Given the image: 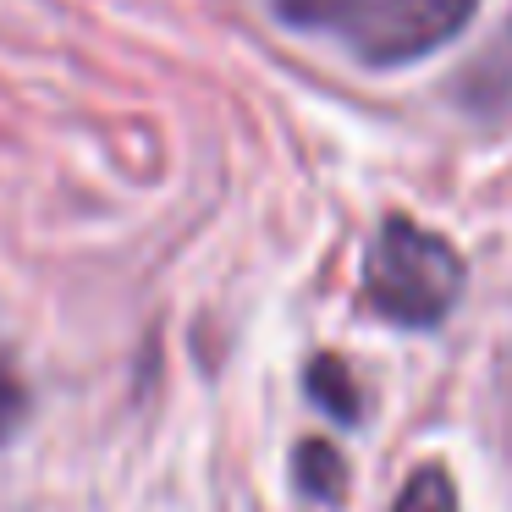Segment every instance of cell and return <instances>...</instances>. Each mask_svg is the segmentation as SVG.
Here are the masks:
<instances>
[{"mask_svg":"<svg viewBox=\"0 0 512 512\" xmlns=\"http://www.w3.org/2000/svg\"><path fill=\"white\" fill-rule=\"evenodd\" d=\"M364 287H369V303L391 325L424 331V325H441L452 314L457 292H463V259L446 237L424 232L408 215H391L380 226L375 248H369Z\"/></svg>","mask_w":512,"mask_h":512,"instance_id":"6da1fadb","label":"cell"},{"mask_svg":"<svg viewBox=\"0 0 512 512\" xmlns=\"http://www.w3.org/2000/svg\"><path fill=\"white\" fill-rule=\"evenodd\" d=\"M479 0H342L336 34L369 67H402L463 34Z\"/></svg>","mask_w":512,"mask_h":512,"instance_id":"7a4b0ae2","label":"cell"},{"mask_svg":"<svg viewBox=\"0 0 512 512\" xmlns=\"http://www.w3.org/2000/svg\"><path fill=\"white\" fill-rule=\"evenodd\" d=\"M391 512H463V507H457L452 474H446L441 463H424V468L408 474V485H402V496H397Z\"/></svg>","mask_w":512,"mask_h":512,"instance_id":"3957f363","label":"cell"},{"mask_svg":"<svg viewBox=\"0 0 512 512\" xmlns=\"http://www.w3.org/2000/svg\"><path fill=\"white\" fill-rule=\"evenodd\" d=\"M309 391L331 419H358V391H353V375H347L336 358H320L309 369Z\"/></svg>","mask_w":512,"mask_h":512,"instance_id":"277c9868","label":"cell"},{"mask_svg":"<svg viewBox=\"0 0 512 512\" xmlns=\"http://www.w3.org/2000/svg\"><path fill=\"white\" fill-rule=\"evenodd\" d=\"M298 479L314 490V496L336 501V496H342V457H336L325 441H309V446H298Z\"/></svg>","mask_w":512,"mask_h":512,"instance_id":"5b68a950","label":"cell"},{"mask_svg":"<svg viewBox=\"0 0 512 512\" xmlns=\"http://www.w3.org/2000/svg\"><path fill=\"white\" fill-rule=\"evenodd\" d=\"M270 6H276V17H287L298 28H325L342 12V0H270Z\"/></svg>","mask_w":512,"mask_h":512,"instance_id":"8992f818","label":"cell"},{"mask_svg":"<svg viewBox=\"0 0 512 512\" xmlns=\"http://www.w3.org/2000/svg\"><path fill=\"white\" fill-rule=\"evenodd\" d=\"M23 424V380H17V369L0 358V441Z\"/></svg>","mask_w":512,"mask_h":512,"instance_id":"52a82bcc","label":"cell"}]
</instances>
